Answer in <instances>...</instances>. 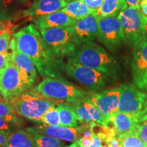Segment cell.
Segmentation results:
<instances>
[{"label":"cell","instance_id":"1","mask_svg":"<svg viewBox=\"0 0 147 147\" xmlns=\"http://www.w3.org/2000/svg\"><path fill=\"white\" fill-rule=\"evenodd\" d=\"M13 37L16 49L32 60L40 76L65 79L63 59L49 48L36 25L30 24L23 27Z\"/></svg>","mask_w":147,"mask_h":147},{"label":"cell","instance_id":"2","mask_svg":"<svg viewBox=\"0 0 147 147\" xmlns=\"http://www.w3.org/2000/svg\"><path fill=\"white\" fill-rule=\"evenodd\" d=\"M66 58L68 62L87 66L106 74L111 78L118 76L120 70L117 59L94 42L83 44Z\"/></svg>","mask_w":147,"mask_h":147},{"label":"cell","instance_id":"3","mask_svg":"<svg viewBox=\"0 0 147 147\" xmlns=\"http://www.w3.org/2000/svg\"><path fill=\"white\" fill-rule=\"evenodd\" d=\"M34 89L47 98L66 103L85 102L90 94V92L86 91L66 79L50 77L42 80Z\"/></svg>","mask_w":147,"mask_h":147},{"label":"cell","instance_id":"4","mask_svg":"<svg viewBox=\"0 0 147 147\" xmlns=\"http://www.w3.org/2000/svg\"><path fill=\"white\" fill-rule=\"evenodd\" d=\"M8 102L12 104L17 115L38 123H40L42 117L51 106L58 103H64L47 98L34 88L12 97Z\"/></svg>","mask_w":147,"mask_h":147},{"label":"cell","instance_id":"5","mask_svg":"<svg viewBox=\"0 0 147 147\" xmlns=\"http://www.w3.org/2000/svg\"><path fill=\"white\" fill-rule=\"evenodd\" d=\"M62 69L64 74L91 92L104 90L110 79L113 78L106 74L87 66L68 61L64 62Z\"/></svg>","mask_w":147,"mask_h":147},{"label":"cell","instance_id":"6","mask_svg":"<svg viewBox=\"0 0 147 147\" xmlns=\"http://www.w3.org/2000/svg\"><path fill=\"white\" fill-rule=\"evenodd\" d=\"M123 31L126 44L134 48L146 38L144 15L139 6L127 7L118 16Z\"/></svg>","mask_w":147,"mask_h":147},{"label":"cell","instance_id":"7","mask_svg":"<svg viewBox=\"0 0 147 147\" xmlns=\"http://www.w3.org/2000/svg\"><path fill=\"white\" fill-rule=\"evenodd\" d=\"M34 84L10 61L8 67L1 73L0 92L3 99L8 101L32 89Z\"/></svg>","mask_w":147,"mask_h":147},{"label":"cell","instance_id":"8","mask_svg":"<svg viewBox=\"0 0 147 147\" xmlns=\"http://www.w3.org/2000/svg\"><path fill=\"white\" fill-rule=\"evenodd\" d=\"M38 29L47 45L60 59L67 57L78 48L69 27Z\"/></svg>","mask_w":147,"mask_h":147},{"label":"cell","instance_id":"9","mask_svg":"<svg viewBox=\"0 0 147 147\" xmlns=\"http://www.w3.org/2000/svg\"><path fill=\"white\" fill-rule=\"evenodd\" d=\"M99 18L97 39L108 50L114 52L126 44L123 31L117 16Z\"/></svg>","mask_w":147,"mask_h":147},{"label":"cell","instance_id":"10","mask_svg":"<svg viewBox=\"0 0 147 147\" xmlns=\"http://www.w3.org/2000/svg\"><path fill=\"white\" fill-rule=\"evenodd\" d=\"M119 111L137 118L144 112L146 93L140 91L132 84H123L119 86Z\"/></svg>","mask_w":147,"mask_h":147},{"label":"cell","instance_id":"11","mask_svg":"<svg viewBox=\"0 0 147 147\" xmlns=\"http://www.w3.org/2000/svg\"><path fill=\"white\" fill-rule=\"evenodd\" d=\"M120 88H111L97 92H90L87 102L95 106L103 115L111 116L119 111Z\"/></svg>","mask_w":147,"mask_h":147},{"label":"cell","instance_id":"12","mask_svg":"<svg viewBox=\"0 0 147 147\" xmlns=\"http://www.w3.org/2000/svg\"><path fill=\"white\" fill-rule=\"evenodd\" d=\"M99 18L95 13L75 21L69 26L73 38L78 47L84 43L93 42L98 33Z\"/></svg>","mask_w":147,"mask_h":147},{"label":"cell","instance_id":"13","mask_svg":"<svg viewBox=\"0 0 147 147\" xmlns=\"http://www.w3.org/2000/svg\"><path fill=\"white\" fill-rule=\"evenodd\" d=\"M131 71L134 84L142 90L147 73V37L133 48Z\"/></svg>","mask_w":147,"mask_h":147},{"label":"cell","instance_id":"14","mask_svg":"<svg viewBox=\"0 0 147 147\" xmlns=\"http://www.w3.org/2000/svg\"><path fill=\"white\" fill-rule=\"evenodd\" d=\"M29 133H36L54 138L65 142H76L80 138L79 128L67 127L63 126H52L48 125H40L26 129Z\"/></svg>","mask_w":147,"mask_h":147},{"label":"cell","instance_id":"15","mask_svg":"<svg viewBox=\"0 0 147 147\" xmlns=\"http://www.w3.org/2000/svg\"><path fill=\"white\" fill-rule=\"evenodd\" d=\"M67 3L64 0H34L28 9L23 11L24 16L33 19L61 10Z\"/></svg>","mask_w":147,"mask_h":147},{"label":"cell","instance_id":"16","mask_svg":"<svg viewBox=\"0 0 147 147\" xmlns=\"http://www.w3.org/2000/svg\"><path fill=\"white\" fill-rule=\"evenodd\" d=\"M11 61L18 69L26 76L32 83H35L37 78V70L34 62L26 55L20 52L16 49L14 40L12 38L10 42Z\"/></svg>","mask_w":147,"mask_h":147},{"label":"cell","instance_id":"17","mask_svg":"<svg viewBox=\"0 0 147 147\" xmlns=\"http://www.w3.org/2000/svg\"><path fill=\"white\" fill-rule=\"evenodd\" d=\"M136 120L131 116L118 111L108 117L106 129L118 136L121 134L134 131Z\"/></svg>","mask_w":147,"mask_h":147},{"label":"cell","instance_id":"18","mask_svg":"<svg viewBox=\"0 0 147 147\" xmlns=\"http://www.w3.org/2000/svg\"><path fill=\"white\" fill-rule=\"evenodd\" d=\"M34 25L38 29L67 27L75 23L74 20L67 16L63 11L59 10L47 15L34 18Z\"/></svg>","mask_w":147,"mask_h":147},{"label":"cell","instance_id":"19","mask_svg":"<svg viewBox=\"0 0 147 147\" xmlns=\"http://www.w3.org/2000/svg\"><path fill=\"white\" fill-rule=\"evenodd\" d=\"M127 7L125 0H104L95 14L100 18L117 16Z\"/></svg>","mask_w":147,"mask_h":147},{"label":"cell","instance_id":"20","mask_svg":"<svg viewBox=\"0 0 147 147\" xmlns=\"http://www.w3.org/2000/svg\"><path fill=\"white\" fill-rule=\"evenodd\" d=\"M61 10L74 21L82 19L95 12L85 4L83 0H74L67 3Z\"/></svg>","mask_w":147,"mask_h":147},{"label":"cell","instance_id":"21","mask_svg":"<svg viewBox=\"0 0 147 147\" xmlns=\"http://www.w3.org/2000/svg\"><path fill=\"white\" fill-rule=\"evenodd\" d=\"M60 118L61 126L78 128L80 121L69 103H61L57 106Z\"/></svg>","mask_w":147,"mask_h":147},{"label":"cell","instance_id":"22","mask_svg":"<svg viewBox=\"0 0 147 147\" xmlns=\"http://www.w3.org/2000/svg\"><path fill=\"white\" fill-rule=\"evenodd\" d=\"M5 145L10 147H38L32 134L23 130L11 133Z\"/></svg>","mask_w":147,"mask_h":147},{"label":"cell","instance_id":"23","mask_svg":"<svg viewBox=\"0 0 147 147\" xmlns=\"http://www.w3.org/2000/svg\"><path fill=\"white\" fill-rule=\"evenodd\" d=\"M14 0H0V20L10 22L16 18V10Z\"/></svg>","mask_w":147,"mask_h":147},{"label":"cell","instance_id":"24","mask_svg":"<svg viewBox=\"0 0 147 147\" xmlns=\"http://www.w3.org/2000/svg\"><path fill=\"white\" fill-rule=\"evenodd\" d=\"M38 147H64L63 141L43 134L30 133Z\"/></svg>","mask_w":147,"mask_h":147},{"label":"cell","instance_id":"25","mask_svg":"<svg viewBox=\"0 0 147 147\" xmlns=\"http://www.w3.org/2000/svg\"><path fill=\"white\" fill-rule=\"evenodd\" d=\"M135 120L136 124L133 132L145 145H147V114L143 112Z\"/></svg>","mask_w":147,"mask_h":147},{"label":"cell","instance_id":"26","mask_svg":"<svg viewBox=\"0 0 147 147\" xmlns=\"http://www.w3.org/2000/svg\"><path fill=\"white\" fill-rule=\"evenodd\" d=\"M122 147H146L144 143L133 131L117 136Z\"/></svg>","mask_w":147,"mask_h":147},{"label":"cell","instance_id":"27","mask_svg":"<svg viewBox=\"0 0 147 147\" xmlns=\"http://www.w3.org/2000/svg\"><path fill=\"white\" fill-rule=\"evenodd\" d=\"M40 123H43L44 124L48 125H61L59 115L56 105H53L49 108L45 115L42 117L40 120Z\"/></svg>","mask_w":147,"mask_h":147},{"label":"cell","instance_id":"28","mask_svg":"<svg viewBox=\"0 0 147 147\" xmlns=\"http://www.w3.org/2000/svg\"><path fill=\"white\" fill-rule=\"evenodd\" d=\"M69 104L73 108L74 111L75 112L80 123L84 122L89 123L93 122L91 116L89 113V111L84 106V102L78 103H69Z\"/></svg>","mask_w":147,"mask_h":147},{"label":"cell","instance_id":"29","mask_svg":"<svg viewBox=\"0 0 147 147\" xmlns=\"http://www.w3.org/2000/svg\"><path fill=\"white\" fill-rule=\"evenodd\" d=\"M10 25L0 27V53H8L11 42Z\"/></svg>","mask_w":147,"mask_h":147},{"label":"cell","instance_id":"30","mask_svg":"<svg viewBox=\"0 0 147 147\" xmlns=\"http://www.w3.org/2000/svg\"><path fill=\"white\" fill-rule=\"evenodd\" d=\"M13 106L8 101H0V117H10L16 116Z\"/></svg>","mask_w":147,"mask_h":147},{"label":"cell","instance_id":"31","mask_svg":"<svg viewBox=\"0 0 147 147\" xmlns=\"http://www.w3.org/2000/svg\"><path fill=\"white\" fill-rule=\"evenodd\" d=\"M17 119L16 116L10 117H0V130L10 131L16 124Z\"/></svg>","mask_w":147,"mask_h":147},{"label":"cell","instance_id":"32","mask_svg":"<svg viewBox=\"0 0 147 147\" xmlns=\"http://www.w3.org/2000/svg\"><path fill=\"white\" fill-rule=\"evenodd\" d=\"M11 61L10 53H0V70H3L8 67Z\"/></svg>","mask_w":147,"mask_h":147},{"label":"cell","instance_id":"33","mask_svg":"<svg viewBox=\"0 0 147 147\" xmlns=\"http://www.w3.org/2000/svg\"><path fill=\"white\" fill-rule=\"evenodd\" d=\"M83 1L89 8L97 12L102 5L104 0H83Z\"/></svg>","mask_w":147,"mask_h":147},{"label":"cell","instance_id":"34","mask_svg":"<svg viewBox=\"0 0 147 147\" xmlns=\"http://www.w3.org/2000/svg\"><path fill=\"white\" fill-rule=\"evenodd\" d=\"M93 141V136H82L76 141L79 147H89Z\"/></svg>","mask_w":147,"mask_h":147},{"label":"cell","instance_id":"35","mask_svg":"<svg viewBox=\"0 0 147 147\" xmlns=\"http://www.w3.org/2000/svg\"><path fill=\"white\" fill-rule=\"evenodd\" d=\"M11 134L10 131L5 130H0V147H2L5 144L9 136Z\"/></svg>","mask_w":147,"mask_h":147},{"label":"cell","instance_id":"36","mask_svg":"<svg viewBox=\"0 0 147 147\" xmlns=\"http://www.w3.org/2000/svg\"><path fill=\"white\" fill-rule=\"evenodd\" d=\"M104 142H104L100 138H99L95 134H93V141H92L91 144L90 145L89 147H102L103 146H106V145H103Z\"/></svg>","mask_w":147,"mask_h":147},{"label":"cell","instance_id":"37","mask_svg":"<svg viewBox=\"0 0 147 147\" xmlns=\"http://www.w3.org/2000/svg\"><path fill=\"white\" fill-rule=\"evenodd\" d=\"M139 7L142 13L147 17V0H141Z\"/></svg>","mask_w":147,"mask_h":147},{"label":"cell","instance_id":"38","mask_svg":"<svg viewBox=\"0 0 147 147\" xmlns=\"http://www.w3.org/2000/svg\"><path fill=\"white\" fill-rule=\"evenodd\" d=\"M128 7L139 6L141 0H125Z\"/></svg>","mask_w":147,"mask_h":147},{"label":"cell","instance_id":"39","mask_svg":"<svg viewBox=\"0 0 147 147\" xmlns=\"http://www.w3.org/2000/svg\"><path fill=\"white\" fill-rule=\"evenodd\" d=\"M9 25H10V22L3 21H1V20H0V27L9 26Z\"/></svg>","mask_w":147,"mask_h":147},{"label":"cell","instance_id":"40","mask_svg":"<svg viewBox=\"0 0 147 147\" xmlns=\"http://www.w3.org/2000/svg\"><path fill=\"white\" fill-rule=\"evenodd\" d=\"M143 91H147V73L146 76H145L144 82V87H143Z\"/></svg>","mask_w":147,"mask_h":147},{"label":"cell","instance_id":"41","mask_svg":"<svg viewBox=\"0 0 147 147\" xmlns=\"http://www.w3.org/2000/svg\"><path fill=\"white\" fill-rule=\"evenodd\" d=\"M144 22H145V23H144L145 33H146V36L147 37V17H146V16H145V17H144Z\"/></svg>","mask_w":147,"mask_h":147},{"label":"cell","instance_id":"42","mask_svg":"<svg viewBox=\"0 0 147 147\" xmlns=\"http://www.w3.org/2000/svg\"><path fill=\"white\" fill-rule=\"evenodd\" d=\"M144 113H147V93H146V100H145V103H144Z\"/></svg>","mask_w":147,"mask_h":147},{"label":"cell","instance_id":"43","mask_svg":"<svg viewBox=\"0 0 147 147\" xmlns=\"http://www.w3.org/2000/svg\"><path fill=\"white\" fill-rule=\"evenodd\" d=\"M14 1H17V2H18V3H26V2H27V1H30V0H14Z\"/></svg>","mask_w":147,"mask_h":147},{"label":"cell","instance_id":"44","mask_svg":"<svg viewBox=\"0 0 147 147\" xmlns=\"http://www.w3.org/2000/svg\"><path fill=\"white\" fill-rule=\"evenodd\" d=\"M66 147H79V146H78V145L77 144V143L75 142L74 144L69 145V146H67Z\"/></svg>","mask_w":147,"mask_h":147},{"label":"cell","instance_id":"45","mask_svg":"<svg viewBox=\"0 0 147 147\" xmlns=\"http://www.w3.org/2000/svg\"><path fill=\"white\" fill-rule=\"evenodd\" d=\"M3 70H0V83H1V73H2ZM0 95L1 94V92H0Z\"/></svg>","mask_w":147,"mask_h":147},{"label":"cell","instance_id":"46","mask_svg":"<svg viewBox=\"0 0 147 147\" xmlns=\"http://www.w3.org/2000/svg\"><path fill=\"white\" fill-rule=\"evenodd\" d=\"M64 1H65L66 3H69V2H71V1H74V0H64Z\"/></svg>","mask_w":147,"mask_h":147},{"label":"cell","instance_id":"47","mask_svg":"<svg viewBox=\"0 0 147 147\" xmlns=\"http://www.w3.org/2000/svg\"><path fill=\"white\" fill-rule=\"evenodd\" d=\"M2 147H10V146H5V145H4V146H3Z\"/></svg>","mask_w":147,"mask_h":147},{"label":"cell","instance_id":"48","mask_svg":"<svg viewBox=\"0 0 147 147\" xmlns=\"http://www.w3.org/2000/svg\"><path fill=\"white\" fill-rule=\"evenodd\" d=\"M1 100V95H0V101Z\"/></svg>","mask_w":147,"mask_h":147},{"label":"cell","instance_id":"49","mask_svg":"<svg viewBox=\"0 0 147 147\" xmlns=\"http://www.w3.org/2000/svg\"><path fill=\"white\" fill-rule=\"evenodd\" d=\"M118 147H122V146H121V145H119V146Z\"/></svg>","mask_w":147,"mask_h":147},{"label":"cell","instance_id":"50","mask_svg":"<svg viewBox=\"0 0 147 147\" xmlns=\"http://www.w3.org/2000/svg\"><path fill=\"white\" fill-rule=\"evenodd\" d=\"M145 146H146V147H147V145H145Z\"/></svg>","mask_w":147,"mask_h":147},{"label":"cell","instance_id":"51","mask_svg":"<svg viewBox=\"0 0 147 147\" xmlns=\"http://www.w3.org/2000/svg\"><path fill=\"white\" fill-rule=\"evenodd\" d=\"M146 114H147V113H146Z\"/></svg>","mask_w":147,"mask_h":147}]
</instances>
